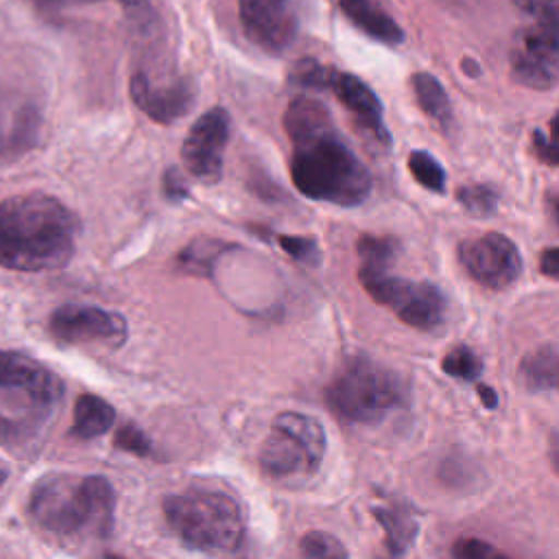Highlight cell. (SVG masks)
<instances>
[{
	"label": "cell",
	"mask_w": 559,
	"mask_h": 559,
	"mask_svg": "<svg viewBox=\"0 0 559 559\" xmlns=\"http://www.w3.org/2000/svg\"><path fill=\"white\" fill-rule=\"evenodd\" d=\"M284 129L293 146L290 179L304 197L341 207L360 205L369 197L371 175L321 100L293 98Z\"/></svg>",
	"instance_id": "obj_1"
},
{
	"label": "cell",
	"mask_w": 559,
	"mask_h": 559,
	"mask_svg": "<svg viewBox=\"0 0 559 559\" xmlns=\"http://www.w3.org/2000/svg\"><path fill=\"white\" fill-rule=\"evenodd\" d=\"M81 223L59 199L44 192L0 201V266L26 273L66 266L76 249Z\"/></svg>",
	"instance_id": "obj_2"
},
{
	"label": "cell",
	"mask_w": 559,
	"mask_h": 559,
	"mask_svg": "<svg viewBox=\"0 0 559 559\" xmlns=\"http://www.w3.org/2000/svg\"><path fill=\"white\" fill-rule=\"evenodd\" d=\"M26 511L50 539L85 544L111 533L116 493L111 483L98 474H48L35 483Z\"/></svg>",
	"instance_id": "obj_3"
},
{
	"label": "cell",
	"mask_w": 559,
	"mask_h": 559,
	"mask_svg": "<svg viewBox=\"0 0 559 559\" xmlns=\"http://www.w3.org/2000/svg\"><path fill=\"white\" fill-rule=\"evenodd\" d=\"M63 391V380L39 360L0 349V445L26 456L52 424Z\"/></svg>",
	"instance_id": "obj_4"
},
{
	"label": "cell",
	"mask_w": 559,
	"mask_h": 559,
	"mask_svg": "<svg viewBox=\"0 0 559 559\" xmlns=\"http://www.w3.org/2000/svg\"><path fill=\"white\" fill-rule=\"evenodd\" d=\"M323 397L338 421L371 426L408 404V386L391 367L367 356H352L330 380Z\"/></svg>",
	"instance_id": "obj_5"
},
{
	"label": "cell",
	"mask_w": 559,
	"mask_h": 559,
	"mask_svg": "<svg viewBox=\"0 0 559 559\" xmlns=\"http://www.w3.org/2000/svg\"><path fill=\"white\" fill-rule=\"evenodd\" d=\"M164 515L173 533L201 552H234L245 535L240 504L223 491L192 489L164 498Z\"/></svg>",
	"instance_id": "obj_6"
},
{
	"label": "cell",
	"mask_w": 559,
	"mask_h": 559,
	"mask_svg": "<svg viewBox=\"0 0 559 559\" xmlns=\"http://www.w3.org/2000/svg\"><path fill=\"white\" fill-rule=\"evenodd\" d=\"M325 450V428L317 417L284 411L273 417L271 430L260 445L258 463L262 474L273 480L304 483L319 472Z\"/></svg>",
	"instance_id": "obj_7"
},
{
	"label": "cell",
	"mask_w": 559,
	"mask_h": 559,
	"mask_svg": "<svg viewBox=\"0 0 559 559\" xmlns=\"http://www.w3.org/2000/svg\"><path fill=\"white\" fill-rule=\"evenodd\" d=\"M358 280L373 301L393 310L406 325L421 332H435L443 325L448 299L437 284L371 269H358Z\"/></svg>",
	"instance_id": "obj_8"
},
{
	"label": "cell",
	"mask_w": 559,
	"mask_h": 559,
	"mask_svg": "<svg viewBox=\"0 0 559 559\" xmlns=\"http://www.w3.org/2000/svg\"><path fill=\"white\" fill-rule=\"evenodd\" d=\"M290 83L314 92H334L341 105L354 116L356 124L369 133L376 142L389 146L391 138L384 124V109L376 92L362 83L356 74L341 72L336 68L323 66L317 59H301L293 66L288 74Z\"/></svg>",
	"instance_id": "obj_9"
},
{
	"label": "cell",
	"mask_w": 559,
	"mask_h": 559,
	"mask_svg": "<svg viewBox=\"0 0 559 559\" xmlns=\"http://www.w3.org/2000/svg\"><path fill=\"white\" fill-rule=\"evenodd\" d=\"M559 22H533L515 33L509 61L518 83L552 90L559 76Z\"/></svg>",
	"instance_id": "obj_10"
},
{
	"label": "cell",
	"mask_w": 559,
	"mask_h": 559,
	"mask_svg": "<svg viewBox=\"0 0 559 559\" xmlns=\"http://www.w3.org/2000/svg\"><path fill=\"white\" fill-rule=\"evenodd\" d=\"M48 330L66 345H105L111 349L124 345L129 334L122 314L83 304L59 306L48 319Z\"/></svg>",
	"instance_id": "obj_11"
},
{
	"label": "cell",
	"mask_w": 559,
	"mask_h": 559,
	"mask_svg": "<svg viewBox=\"0 0 559 559\" xmlns=\"http://www.w3.org/2000/svg\"><path fill=\"white\" fill-rule=\"evenodd\" d=\"M129 92L138 109L159 124L183 118L197 103L194 79L179 72L138 70L131 76Z\"/></svg>",
	"instance_id": "obj_12"
},
{
	"label": "cell",
	"mask_w": 559,
	"mask_h": 559,
	"mask_svg": "<svg viewBox=\"0 0 559 559\" xmlns=\"http://www.w3.org/2000/svg\"><path fill=\"white\" fill-rule=\"evenodd\" d=\"M459 262L476 284L491 290H502L522 275L520 249L498 231L463 240Z\"/></svg>",
	"instance_id": "obj_13"
},
{
	"label": "cell",
	"mask_w": 559,
	"mask_h": 559,
	"mask_svg": "<svg viewBox=\"0 0 559 559\" xmlns=\"http://www.w3.org/2000/svg\"><path fill=\"white\" fill-rule=\"evenodd\" d=\"M247 39L269 55H284L299 33V0H238Z\"/></svg>",
	"instance_id": "obj_14"
},
{
	"label": "cell",
	"mask_w": 559,
	"mask_h": 559,
	"mask_svg": "<svg viewBox=\"0 0 559 559\" xmlns=\"http://www.w3.org/2000/svg\"><path fill=\"white\" fill-rule=\"evenodd\" d=\"M229 114L223 107H212L197 118L190 127L183 144H181V159L186 170L203 181L216 183L223 175V157L225 146L229 140Z\"/></svg>",
	"instance_id": "obj_15"
},
{
	"label": "cell",
	"mask_w": 559,
	"mask_h": 559,
	"mask_svg": "<svg viewBox=\"0 0 559 559\" xmlns=\"http://www.w3.org/2000/svg\"><path fill=\"white\" fill-rule=\"evenodd\" d=\"M373 520L384 533V546L391 557H404L419 535L417 509L404 500H384L373 504Z\"/></svg>",
	"instance_id": "obj_16"
},
{
	"label": "cell",
	"mask_w": 559,
	"mask_h": 559,
	"mask_svg": "<svg viewBox=\"0 0 559 559\" xmlns=\"http://www.w3.org/2000/svg\"><path fill=\"white\" fill-rule=\"evenodd\" d=\"M338 7L343 15L367 37L386 46H397L404 39L402 28L384 11L380 0H338Z\"/></svg>",
	"instance_id": "obj_17"
},
{
	"label": "cell",
	"mask_w": 559,
	"mask_h": 559,
	"mask_svg": "<svg viewBox=\"0 0 559 559\" xmlns=\"http://www.w3.org/2000/svg\"><path fill=\"white\" fill-rule=\"evenodd\" d=\"M39 111L22 105L15 111H0V159H11L28 151L39 133Z\"/></svg>",
	"instance_id": "obj_18"
},
{
	"label": "cell",
	"mask_w": 559,
	"mask_h": 559,
	"mask_svg": "<svg viewBox=\"0 0 559 559\" xmlns=\"http://www.w3.org/2000/svg\"><path fill=\"white\" fill-rule=\"evenodd\" d=\"M114 419L116 408L107 400L94 393H83L74 402L70 435L76 439H96L114 426Z\"/></svg>",
	"instance_id": "obj_19"
},
{
	"label": "cell",
	"mask_w": 559,
	"mask_h": 559,
	"mask_svg": "<svg viewBox=\"0 0 559 559\" xmlns=\"http://www.w3.org/2000/svg\"><path fill=\"white\" fill-rule=\"evenodd\" d=\"M557 367H559L557 345L546 343L520 360L518 376H520L522 384L533 393L555 391L557 389Z\"/></svg>",
	"instance_id": "obj_20"
},
{
	"label": "cell",
	"mask_w": 559,
	"mask_h": 559,
	"mask_svg": "<svg viewBox=\"0 0 559 559\" xmlns=\"http://www.w3.org/2000/svg\"><path fill=\"white\" fill-rule=\"evenodd\" d=\"M411 85L421 111L441 127H448L452 120V105L443 85L430 72H415L411 76Z\"/></svg>",
	"instance_id": "obj_21"
},
{
	"label": "cell",
	"mask_w": 559,
	"mask_h": 559,
	"mask_svg": "<svg viewBox=\"0 0 559 559\" xmlns=\"http://www.w3.org/2000/svg\"><path fill=\"white\" fill-rule=\"evenodd\" d=\"M229 245L216 238H197L192 242H188L179 253L175 264L192 275H203L210 277L214 271L216 260L221 258V253L227 249Z\"/></svg>",
	"instance_id": "obj_22"
},
{
	"label": "cell",
	"mask_w": 559,
	"mask_h": 559,
	"mask_svg": "<svg viewBox=\"0 0 559 559\" xmlns=\"http://www.w3.org/2000/svg\"><path fill=\"white\" fill-rule=\"evenodd\" d=\"M402 245L397 238L391 236H362L358 240V255H360V269L371 271H389V266L395 262Z\"/></svg>",
	"instance_id": "obj_23"
},
{
	"label": "cell",
	"mask_w": 559,
	"mask_h": 559,
	"mask_svg": "<svg viewBox=\"0 0 559 559\" xmlns=\"http://www.w3.org/2000/svg\"><path fill=\"white\" fill-rule=\"evenodd\" d=\"M304 559H352L345 544L328 531H308L299 539Z\"/></svg>",
	"instance_id": "obj_24"
},
{
	"label": "cell",
	"mask_w": 559,
	"mask_h": 559,
	"mask_svg": "<svg viewBox=\"0 0 559 559\" xmlns=\"http://www.w3.org/2000/svg\"><path fill=\"white\" fill-rule=\"evenodd\" d=\"M408 170L417 183L426 190L443 192L445 190V170L428 151H413L408 155Z\"/></svg>",
	"instance_id": "obj_25"
},
{
	"label": "cell",
	"mask_w": 559,
	"mask_h": 559,
	"mask_svg": "<svg viewBox=\"0 0 559 559\" xmlns=\"http://www.w3.org/2000/svg\"><path fill=\"white\" fill-rule=\"evenodd\" d=\"M441 369L452 376V378H459V380H478L480 373H483V360L480 356L467 347V345H456L452 347L443 360H441Z\"/></svg>",
	"instance_id": "obj_26"
},
{
	"label": "cell",
	"mask_w": 559,
	"mask_h": 559,
	"mask_svg": "<svg viewBox=\"0 0 559 559\" xmlns=\"http://www.w3.org/2000/svg\"><path fill=\"white\" fill-rule=\"evenodd\" d=\"M456 199L459 203L472 214V216H478V218H485L489 214L496 212L498 207V190L489 183H469V186H463L459 188L456 192Z\"/></svg>",
	"instance_id": "obj_27"
},
{
	"label": "cell",
	"mask_w": 559,
	"mask_h": 559,
	"mask_svg": "<svg viewBox=\"0 0 559 559\" xmlns=\"http://www.w3.org/2000/svg\"><path fill=\"white\" fill-rule=\"evenodd\" d=\"M450 552L452 559H511L507 552L480 537H459L452 544Z\"/></svg>",
	"instance_id": "obj_28"
},
{
	"label": "cell",
	"mask_w": 559,
	"mask_h": 559,
	"mask_svg": "<svg viewBox=\"0 0 559 559\" xmlns=\"http://www.w3.org/2000/svg\"><path fill=\"white\" fill-rule=\"evenodd\" d=\"M114 448L131 452L135 456H148L153 445L144 430H140L135 424H124L114 435Z\"/></svg>",
	"instance_id": "obj_29"
},
{
	"label": "cell",
	"mask_w": 559,
	"mask_h": 559,
	"mask_svg": "<svg viewBox=\"0 0 559 559\" xmlns=\"http://www.w3.org/2000/svg\"><path fill=\"white\" fill-rule=\"evenodd\" d=\"M280 247L295 260L299 262H308V264H314L319 262V247L312 238L308 236H280L277 238Z\"/></svg>",
	"instance_id": "obj_30"
},
{
	"label": "cell",
	"mask_w": 559,
	"mask_h": 559,
	"mask_svg": "<svg viewBox=\"0 0 559 559\" xmlns=\"http://www.w3.org/2000/svg\"><path fill=\"white\" fill-rule=\"evenodd\" d=\"M41 9H68V7H76V4H92V2H118L122 4L129 13L135 15H144L148 13V2L146 0H31Z\"/></svg>",
	"instance_id": "obj_31"
},
{
	"label": "cell",
	"mask_w": 559,
	"mask_h": 559,
	"mask_svg": "<svg viewBox=\"0 0 559 559\" xmlns=\"http://www.w3.org/2000/svg\"><path fill=\"white\" fill-rule=\"evenodd\" d=\"M513 4L533 17V22H559L557 0H513Z\"/></svg>",
	"instance_id": "obj_32"
},
{
	"label": "cell",
	"mask_w": 559,
	"mask_h": 559,
	"mask_svg": "<svg viewBox=\"0 0 559 559\" xmlns=\"http://www.w3.org/2000/svg\"><path fill=\"white\" fill-rule=\"evenodd\" d=\"M164 192L173 199V201H179L188 194V188L183 183V179L179 177V173L175 168H168L166 175H164Z\"/></svg>",
	"instance_id": "obj_33"
},
{
	"label": "cell",
	"mask_w": 559,
	"mask_h": 559,
	"mask_svg": "<svg viewBox=\"0 0 559 559\" xmlns=\"http://www.w3.org/2000/svg\"><path fill=\"white\" fill-rule=\"evenodd\" d=\"M533 140H535V148H537L539 157H542L546 164L555 166V164H557V157H555V148H552V144L546 140V135H544L542 131H535Z\"/></svg>",
	"instance_id": "obj_34"
},
{
	"label": "cell",
	"mask_w": 559,
	"mask_h": 559,
	"mask_svg": "<svg viewBox=\"0 0 559 559\" xmlns=\"http://www.w3.org/2000/svg\"><path fill=\"white\" fill-rule=\"evenodd\" d=\"M557 271H559V253L555 247H548L542 253V273H546L548 277H557Z\"/></svg>",
	"instance_id": "obj_35"
},
{
	"label": "cell",
	"mask_w": 559,
	"mask_h": 559,
	"mask_svg": "<svg viewBox=\"0 0 559 559\" xmlns=\"http://www.w3.org/2000/svg\"><path fill=\"white\" fill-rule=\"evenodd\" d=\"M478 395H480L485 408H496V406H498V395H496V391H493L491 386L480 384V386H478Z\"/></svg>",
	"instance_id": "obj_36"
},
{
	"label": "cell",
	"mask_w": 559,
	"mask_h": 559,
	"mask_svg": "<svg viewBox=\"0 0 559 559\" xmlns=\"http://www.w3.org/2000/svg\"><path fill=\"white\" fill-rule=\"evenodd\" d=\"M4 480H7V472L0 467V487L4 485Z\"/></svg>",
	"instance_id": "obj_37"
},
{
	"label": "cell",
	"mask_w": 559,
	"mask_h": 559,
	"mask_svg": "<svg viewBox=\"0 0 559 559\" xmlns=\"http://www.w3.org/2000/svg\"><path fill=\"white\" fill-rule=\"evenodd\" d=\"M105 559H124V557H120V555H105Z\"/></svg>",
	"instance_id": "obj_38"
}]
</instances>
